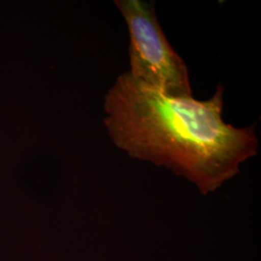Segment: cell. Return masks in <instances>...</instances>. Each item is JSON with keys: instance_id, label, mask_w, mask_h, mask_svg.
I'll return each instance as SVG.
<instances>
[{"instance_id": "cell-1", "label": "cell", "mask_w": 261, "mask_h": 261, "mask_svg": "<svg viewBox=\"0 0 261 261\" xmlns=\"http://www.w3.org/2000/svg\"><path fill=\"white\" fill-rule=\"evenodd\" d=\"M224 87L206 101L170 98L126 72L105 97L103 123L116 147L170 168L202 194L235 176L257 155L256 123L235 128L223 119Z\"/></svg>"}, {"instance_id": "cell-2", "label": "cell", "mask_w": 261, "mask_h": 261, "mask_svg": "<svg viewBox=\"0 0 261 261\" xmlns=\"http://www.w3.org/2000/svg\"><path fill=\"white\" fill-rule=\"evenodd\" d=\"M130 32V74L170 98L193 97L186 63L170 46L155 2L116 0Z\"/></svg>"}]
</instances>
